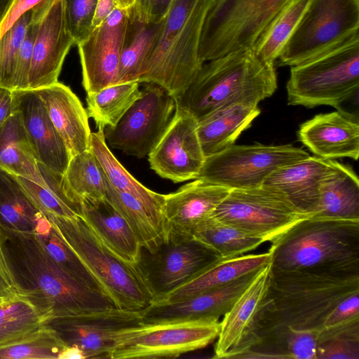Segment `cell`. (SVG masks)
I'll return each mask as SVG.
<instances>
[{"label": "cell", "instance_id": "cell-17", "mask_svg": "<svg viewBox=\"0 0 359 359\" xmlns=\"http://www.w3.org/2000/svg\"><path fill=\"white\" fill-rule=\"evenodd\" d=\"M130 9L116 7L106 20L76 44L86 93L117 83L120 54L130 18Z\"/></svg>", "mask_w": 359, "mask_h": 359}, {"label": "cell", "instance_id": "cell-34", "mask_svg": "<svg viewBox=\"0 0 359 359\" xmlns=\"http://www.w3.org/2000/svg\"><path fill=\"white\" fill-rule=\"evenodd\" d=\"M161 22H144L137 19L133 7L120 54L117 83L139 81L142 69L156 43Z\"/></svg>", "mask_w": 359, "mask_h": 359}, {"label": "cell", "instance_id": "cell-45", "mask_svg": "<svg viewBox=\"0 0 359 359\" xmlns=\"http://www.w3.org/2000/svg\"><path fill=\"white\" fill-rule=\"evenodd\" d=\"M319 335L318 330L289 329L278 353L282 358L317 359Z\"/></svg>", "mask_w": 359, "mask_h": 359}, {"label": "cell", "instance_id": "cell-6", "mask_svg": "<svg viewBox=\"0 0 359 359\" xmlns=\"http://www.w3.org/2000/svg\"><path fill=\"white\" fill-rule=\"evenodd\" d=\"M44 216L100 283L117 308L142 311L153 304V296L137 265L123 261L112 252L81 215Z\"/></svg>", "mask_w": 359, "mask_h": 359}, {"label": "cell", "instance_id": "cell-14", "mask_svg": "<svg viewBox=\"0 0 359 359\" xmlns=\"http://www.w3.org/2000/svg\"><path fill=\"white\" fill-rule=\"evenodd\" d=\"M219 259L193 238L165 241L153 252L142 248L136 265L156 302Z\"/></svg>", "mask_w": 359, "mask_h": 359}, {"label": "cell", "instance_id": "cell-4", "mask_svg": "<svg viewBox=\"0 0 359 359\" xmlns=\"http://www.w3.org/2000/svg\"><path fill=\"white\" fill-rule=\"evenodd\" d=\"M276 89L275 66L262 62L252 49L245 48L204 62L175 100L177 106L199 121L214 111L235 102L259 103Z\"/></svg>", "mask_w": 359, "mask_h": 359}, {"label": "cell", "instance_id": "cell-43", "mask_svg": "<svg viewBox=\"0 0 359 359\" xmlns=\"http://www.w3.org/2000/svg\"><path fill=\"white\" fill-rule=\"evenodd\" d=\"M32 10L22 15L0 39V87L14 90L19 50L32 18Z\"/></svg>", "mask_w": 359, "mask_h": 359}, {"label": "cell", "instance_id": "cell-31", "mask_svg": "<svg viewBox=\"0 0 359 359\" xmlns=\"http://www.w3.org/2000/svg\"><path fill=\"white\" fill-rule=\"evenodd\" d=\"M0 168L41 184L43 179L19 112L0 127Z\"/></svg>", "mask_w": 359, "mask_h": 359}, {"label": "cell", "instance_id": "cell-10", "mask_svg": "<svg viewBox=\"0 0 359 359\" xmlns=\"http://www.w3.org/2000/svg\"><path fill=\"white\" fill-rule=\"evenodd\" d=\"M310 155L291 144H232L206 156L197 179L229 189L262 185L276 168Z\"/></svg>", "mask_w": 359, "mask_h": 359}, {"label": "cell", "instance_id": "cell-9", "mask_svg": "<svg viewBox=\"0 0 359 359\" xmlns=\"http://www.w3.org/2000/svg\"><path fill=\"white\" fill-rule=\"evenodd\" d=\"M359 29V0H310L278 66L292 67L341 44Z\"/></svg>", "mask_w": 359, "mask_h": 359}, {"label": "cell", "instance_id": "cell-22", "mask_svg": "<svg viewBox=\"0 0 359 359\" xmlns=\"http://www.w3.org/2000/svg\"><path fill=\"white\" fill-rule=\"evenodd\" d=\"M298 138L318 157L358 159V117L341 109L317 114L303 123L298 130Z\"/></svg>", "mask_w": 359, "mask_h": 359}, {"label": "cell", "instance_id": "cell-32", "mask_svg": "<svg viewBox=\"0 0 359 359\" xmlns=\"http://www.w3.org/2000/svg\"><path fill=\"white\" fill-rule=\"evenodd\" d=\"M89 149L101 167L107 180L114 189L132 195L150 210L162 217L163 194L147 188L128 172L109 149L103 129L91 133Z\"/></svg>", "mask_w": 359, "mask_h": 359}, {"label": "cell", "instance_id": "cell-1", "mask_svg": "<svg viewBox=\"0 0 359 359\" xmlns=\"http://www.w3.org/2000/svg\"><path fill=\"white\" fill-rule=\"evenodd\" d=\"M359 291V273L272 270L252 331L234 358H282L278 351L289 329L320 330L334 306Z\"/></svg>", "mask_w": 359, "mask_h": 359}, {"label": "cell", "instance_id": "cell-13", "mask_svg": "<svg viewBox=\"0 0 359 359\" xmlns=\"http://www.w3.org/2000/svg\"><path fill=\"white\" fill-rule=\"evenodd\" d=\"M219 320L142 324L121 337L111 359L174 358L216 340Z\"/></svg>", "mask_w": 359, "mask_h": 359}, {"label": "cell", "instance_id": "cell-35", "mask_svg": "<svg viewBox=\"0 0 359 359\" xmlns=\"http://www.w3.org/2000/svg\"><path fill=\"white\" fill-rule=\"evenodd\" d=\"M43 182L41 184L17 176L43 215L74 217L81 215V207L67 193L62 175L55 173L38 162Z\"/></svg>", "mask_w": 359, "mask_h": 359}, {"label": "cell", "instance_id": "cell-56", "mask_svg": "<svg viewBox=\"0 0 359 359\" xmlns=\"http://www.w3.org/2000/svg\"><path fill=\"white\" fill-rule=\"evenodd\" d=\"M9 299H11V298H9ZM8 298H4V297H0V304H2L3 302H4L5 301L9 299Z\"/></svg>", "mask_w": 359, "mask_h": 359}, {"label": "cell", "instance_id": "cell-18", "mask_svg": "<svg viewBox=\"0 0 359 359\" xmlns=\"http://www.w3.org/2000/svg\"><path fill=\"white\" fill-rule=\"evenodd\" d=\"M229 191L196 179L175 192L163 194L161 215L165 241L193 238L195 231L212 217Z\"/></svg>", "mask_w": 359, "mask_h": 359}, {"label": "cell", "instance_id": "cell-40", "mask_svg": "<svg viewBox=\"0 0 359 359\" xmlns=\"http://www.w3.org/2000/svg\"><path fill=\"white\" fill-rule=\"evenodd\" d=\"M193 238L215 252L220 258L243 255L264 243L212 216L194 233Z\"/></svg>", "mask_w": 359, "mask_h": 359}, {"label": "cell", "instance_id": "cell-41", "mask_svg": "<svg viewBox=\"0 0 359 359\" xmlns=\"http://www.w3.org/2000/svg\"><path fill=\"white\" fill-rule=\"evenodd\" d=\"M45 320L23 296L0 304V347L18 341L39 328Z\"/></svg>", "mask_w": 359, "mask_h": 359}, {"label": "cell", "instance_id": "cell-33", "mask_svg": "<svg viewBox=\"0 0 359 359\" xmlns=\"http://www.w3.org/2000/svg\"><path fill=\"white\" fill-rule=\"evenodd\" d=\"M104 178L107 199L130 224L142 248L149 252H154L165 242L162 217L150 210L132 195L114 189Z\"/></svg>", "mask_w": 359, "mask_h": 359}, {"label": "cell", "instance_id": "cell-50", "mask_svg": "<svg viewBox=\"0 0 359 359\" xmlns=\"http://www.w3.org/2000/svg\"><path fill=\"white\" fill-rule=\"evenodd\" d=\"M43 0H12L0 23V39L25 13L33 9Z\"/></svg>", "mask_w": 359, "mask_h": 359}, {"label": "cell", "instance_id": "cell-44", "mask_svg": "<svg viewBox=\"0 0 359 359\" xmlns=\"http://www.w3.org/2000/svg\"><path fill=\"white\" fill-rule=\"evenodd\" d=\"M317 359H359V323L320 341Z\"/></svg>", "mask_w": 359, "mask_h": 359}, {"label": "cell", "instance_id": "cell-20", "mask_svg": "<svg viewBox=\"0 0 359 359\" xmlns=\"http://www.w3.org/2000/svg\"><path fill=\"white\" fill-rule=\"evenodd\" d=\"M258 271L220 287L201 292L177 302L153 303L142 310V323L219 320L231 309Z\"/></svg>", "mask_w": 359, "mask_h": 359}, {"label": "cell", "instance_id": "cell-48", "mask_svg": "<svg viewBox=\"0 0 359 359\" xmlns=\"http://www.w3.org/2000/svg\"><path fill=\"white\" fill-rule=\"evenodd\" d=\"M22 296L15 280L7 256L5 237L0 227V297Z\"/></svg>", "mask_w": 359, "mask_h": 359}, {"label": "cell", "instance_id": "cell-47", "mask_svg": "<svg viewBox=\"0 0 359 359\" xmlns=\"http://www.w3.org/2000/svg\"><path fill=\"white\" fill-rule=\"evenodd\" d=\"M97 0H64L67 25L75 45L93 30L92 22Z\"/></svg>", "mask_w": 359, "mask_h": 359}, {"label": "cell", "instance_id": "cell-36", "mask_svg": "<svg viewBox=\"0 0 359 359\" xmlns=\"http://www.w3.org/2000/svg\"><path fill=\"white\" fill-rule=\"evenodd\" d=\"M33 234L50 258L65 273L79 283L106 294L100 283L59 235L46 216L43 215L41 218Z\"/></svg>", "mask_w": 359, "mask_h": 359}, {"label": "cell", "instance_id": "cell-38", "mask_svg": "<svg viewBox=\"0 0 359 359\" xmlns=\"http://www.w3.org/2000/svg\"><path fill=\"white\" fill-rule=\"evenodd\" d=\"M310 0H289L271 20L253 50L264 63L274 65L301 20Z\"/></svg>", "mask_w": 359, "mask_h": 359}, {"label": "cell", "instance_id": "cell-54", "mask_svg": "<svg viewBox=\"0 0 359 359\" xmlns=\"http://www.w3.org/2000/svg\"><path fill=\"white\" fill-rule=\"evenodd\" d=\"M12 0H0V23L4 18Z\"/></svg>", "mask_w": 359, "mask_h": 359}, {"label": "cell", "instance_id": "cell-46", "mask_svg": "<svg viewBox=\"0 0 359 359\" xmlns=\"http://www.w3.org/2000/svg\"><path fill=\"white\" fill-rule=\"evenodd\" d=\"M359 323V291L341 300L323 323L318 342L343 329Z\"/></svg>", "mask_w": 359, "mask_h": 359}, {"label": "cell", "instance_id": "cell-29", "mask_svg": "<svg viewBox=\"0 0 359 359\" xmlns=\"http://www.w3.org/2000/svg\"><path fill=\"white\" fill-rule=\"evenodd\" d=\"M313 217L359 221V180L353 168L333 160L324 177Z\"/></svg>", "mask_w": 359, "mask_h": 359}, {"label": "cell", "instance_id": "cell-52", "mask_svg": "<svg viewBox=\"0 0 359 359\" xmlns=\"http://www.w3.org/2000/svg\"><path fill=\"white\" fill-rule=\"evenodd\" d=\"M13 111V90L0 87V127Z\"/></svg>", "mask_w": 359, "mask_h": 359}, {"label": "cell", "instance_id": "cell-23", "mask_svg": "<svg viewBox=\"0 0 359 359\" xmlns=\"http://www.w3.org/2000/svg\"><path fill=\"white\" fill-rule=\"evenodd\" d=\"M333 159L311 156L274 170L262 186L283 197L302 213L313 216L320 197L323 180Z\"/></svg>", "mask_w": 359, "mask_h": 359}, {"label": "cell", "instance_id": "cell-28", "mask_svg": "<svg viewBox=\"0 0 359 359\" xmlns=\"http://www.w3.org/2000/svg\"><path fill=\"white\" fill-rule=\"evenodd\" d=\"M271 253L243 255L216 261L189 281L154 303H170L214 290L269 264Z\"/></svg>", "mask_w": 359, "mask_h": 359}, {"label": "cell", "instance_id": "cell-27", "mask_svg": "<svg viewBox=\"0 0 359 359\" xmlns=\"http://www.w3.org/2000/svg\"><path fill=\"white\" fill-rule=\"evenodd\" d=\"M258 104L252 101L235 102L198 121V135L205 157L234 144L260 114Z\"/></svg>", "mask_w": 359, "mask_h": 359}, {"label": "cell", "instance_id": "cell-24", "mask_svg": "<svg viewBox=\"0 0 359 359\" xmlns=\"http://www.w3.org/2000/svg\"><path fill=\"white\" fill-rule=\"evenodd\" d=\"M270 263L256 276L223 316L215 345L214 358H234L243 348L252 331L259 307L266 294Z\"/></svg>", "mask_w": 359, "mask_h": 359}, {"label": "cell", "instance_id": "cell-53", "mask_svg": "<svg viewBox=\"0 0 359 359\" xmlns=\"http://www.w3.org/2000/svg\"><path fill=\"white\" fill-rule=\"evenodd\" d=\"M60 359H86L83 351L76 346H67L60 356Z\"/></svg>", "mask_w": 359, "mask_h": 359}, {"label": "cell", "instance_id": "cell-25", "mask_svg": "<svg viewBox=\"0 0 359 359\" xmlns=\"http://www.w3.org/2000/svg\"><path fill=\"white\" fill-rule=\"evenodd\" d=\"M36 91L64 141L70 157L89 150L92 133L89 116L73 91L58 81Z\"/></svg>", "mask_w": 359, "mask_h": 359}, {"label": "cell", "instance_id": "cell-21", "mask_svg": "<svg viewBox=\"0 0 359 359\" xmlns=\"http://www.w3.org/2000/svg\"><path fill=\"white\" fill-rule=\"evenodd\" d=\"M13 94V110L20 115L37 161L63 175L71 157L36 90H15Z\"/></svg>", "mask_w": 359, "mask_h": 359}, {"label": "cell", "instance_id": "cell-15", "mask_svg": "<svg viewBox=\"0 0 359 359\" xmlns=\"http://www.w3.org/2000/svg\"><path fill=\"white\" fill-rule=\"evenodd\" d=\"M67 346L80 348L86 358H111L121 337L141 325L142 311L113 308L54 318L45 322Z\"/></svg>", "mask_w": 359, "mask_h": 359}, {"label": "cell", "instance_id": "cell-55", "mask_svg": "<svg viewBox=\"0 0 359 359\" xmlns=\"http://www.w3.org/2000/svg\"><path fill=\"white\" fill-rule=\"evenodd\" d=\"M118 6L122 8H130L134 6L136 0H116Z\"/></svg>", "mask_w": 359, "mask_h": 359}, {"label": "cell", "instance_id": "cell-39", "mask_svg": "<svg viewBox=\"0 0 359 359\" xmlns=\"http://www.w3.org/2000/svg\"><path fill=\"white\" fill-rule=\"evenodd\" d=\"M62 182L67 193L80 207L83 198L106 196L104 175L90 149L70 158Z\"/></svg>", "mask_w": 359, "mask_h": 359}, {"label": "cell", "instance_id": "cell-19", "mask_svg": "<svg viewBox=\"0 0 359 359\" xmlns=\"http://www.w3.org/2000/svg\"><path fill=\"white\" fill-rule=\"evenodd\" d=\"M74 44L65 19L64 0H54L39 25L28 89L36 90L57 82L65 59Z\"/></svg>", "mask_w": 359, "mask_h": 359}, {"label": "cell", "instance_id": "cell-8", "mask_svg": "<svg viewBox=\"0 0 359 359\" xmlns=\"http://www.w3.org/2000/svg\"><path fill=\"white\" fill-rule=\"evenodd\" d=\"M289 0H212L200 38L198 55L207 61L241 49L253 50Z\"/></svg>", "mask_w": 359, "mask_h": 359}, {"label": "cell", "instance_id": "cell-12", "mask_svg": "<svg viewBox=\"0 0 359 359\" xmlns=\"http://www.w3.org/2000/svg\"><path fill=\"white\" fill-rule=\"evenodd\" d=\"M176 108L175 97L163 87L146 83L140 97L114 126L104 128L107 144L127 155L142 158L157 144Z\"/></svg>", "mask_w": 359, "mask_h": 359}, {"label": "cell", "instance_id": "cell-42", "mask_svg": "<svg viewBox=\"0 0 359 359\" xmlns=\"http://www.w3.org/2000/svg\"><path fill=\"white\" fill-rule=\"evenodd\" d=\"M67 346L50 327L43 324L27 337L0 347V359H60Z\"/></svg>", "mask_w": 359, "mask_h": 359}, {"label": "cell", "instance_id": "cell-3", "mask_svg": "<svg viewBox=\"0 0 359 359\" xmlns=\"http://www.w3.org/2000/svg\"><path fill=\"white\" fill-rule=\"evenodd\" d=\"M272 270L359 273V221L308 217L271 241Z\"/></svg>", "mask_w": 359, "mask_h": 359}, {"label": "cell", "instance_id": "cell-30", "mask_svg": "<svg viewBox=\"0 0 359 359\" xmlns=\"http://www.w3.org/2000/svg\"><path fill=\"white\" fill-rule=\"evenodd\" d=\"M43 215L18 177L0 168V227L2 231L33 233Z\"/></svg>", "mask_w": 359, "mask_h": 359}, {"label": "cell", "instance_id": "cell-49", "mask_svg": "<svg viewBox=\"0 0 359 359\" xmlns=\"http://www.w3.org/2000/svg\"><path fill=\"white\" fill-rule=\"evenodd\" d=\"M173 0H136L133 11L142 22H160Z\"/></svg>", "mask_w": 359, "mask_h": 359}, {"label": "cell", "instance_id": "cell-11", "mask_svg": "<svg viewBox=\"0 0 359 359\" xmlns=\"http://www.w3.org/2000/svg\"><path fill=\"white\" fill-rule=\"evenodd\" d=\"M212 216L264 242H271L302 219L311 217L263 186L230 189Z\"/></svg>", "mask_w": 359, "mask_h": 359}, {"label": "cell", "instance_id": "cell-16", "mask_svg": "<svg viewBox=\"0 0 359 359\" xmlns=\"http://www.w3.org/2000/svg\"><path fill=\"white\" fill-rule=\"evenodd\" d=\"M197 126V120L176 105L166 130L148 155L157 175L175 183L197 179L205 159Z\"/></svg>", "mask_w": 359, "mask_h": 359}, {"label": "cell", "instance_id": "cell-2", "mask_svg": "<svg viewBox=\"0 0 359 359\" xmlns=\"http://www.w3.org/2000/svg\"><path fill=\"white\" fill-rule=\"evenodd\" d=\"M4 235L7 256L21 294L45 322L117 308L108 296L79 283L60 269L33 233Z\"/></svg>", "mask_w": 359, "mask_h": 359}, {"label": "cell", "instance_id": "cell-26", "mask_svg": "<svg viewBox=\"0 0 359 359\" xmlns=\"http://www.w3.org/2000/svg\"><path fill=\"white\" fill-rule=\"evenodd\" d=\"M81 215L112 252L128 264H137L141 245L130 224L106 197L83 198Z\"/></svg>", "mask_w": 359, "mask_h": 359}, {"label": "cell", "instance_id": "cell-51", "mask_svg": "<svg viewBox=\"0 0 359 359\" xmlns=\"http://www.w3.org/2000/svg\"><path fill=\"white\" fill-rule=\"evenodd\" d=\"M116 7H118L116 0H97L92 28L94 29L102 25Z\"/></svg>", "mask_w": 359, "mask_h": 359}, {"label": "cell", "instance_id": "cell-5", "mask_svg": "<svg viewBox=\"0 0 359 359\" xmlns=\"http://www.w3.org/2000/svg\"><path fill=\"white\" fill-rule=\"evenodd\" d=\"M212 0H173L161 21L140 83L157 84L177 98L203 64L198 55L204 19Z\"/></svg>", "mask_w": 359, "mask_h": 359}, {"label": "cell", "instance_id": "cell-7", "mask_svg": "<svg viewBox=\"0 0 359 359\" xmlns=\"http://www.w3.org/2000/svg\"><path fill=\"white\" fill-rule=\"evenodd\" d=\"M359 88V32L341 44L291 67L286 84L290 105L337 109Z\"/></svg>", "mask_w": 359, "mask_h": 359}, {"label": "cell", "instance_id": "cell-37", "mask_svg": "<svg viewBox=\"0 0 359 359\" xmlns=\"http://www.w3.org/2000/svg\"><path fill=\"white\" fill-rule=\"evenodd\" d=\"M140 82L130 81L107 86L87 94V113L98 129L115 126L140 97Z\"/></svg>", "mask_w": 359, "mask_h": 359}]
</instances>
